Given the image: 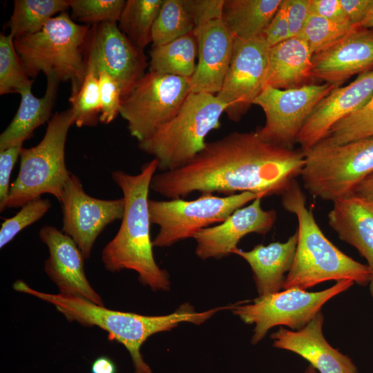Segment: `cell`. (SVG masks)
<instances>
[{
	"label": "cell",
	"mask_w": 373,
	"mask_h": 373,
	"mask_svg": "<svg viewBox=\"0 0 373 373\" xmlns=\"http://www.w3.org/2000/svg\"><path fill=\"white\" fill-rule=\"evenodd\" d=\"M303 151L263 140L256 131L232 132L207 142L189 163L160 172L150 189L169 199L194 192L226 195L249 192L263 198L283 195L300 175Z\"/></svg>",
	"instance_id": "cell-1"
},
{
	"label": "cell",
	"mask_w": 373,
	"mask_h": 373,
	"mask_svg": "<svg viewBox=\"0 0 373 373\" xmlns=\"http://www.w3.org/2000/svg\"><path fill=\"white\" fill-rule=\"evenodd\" d=\"M12 287L18 292L54 305L70 322H77L85 327L96 326L106 331L110 340L121 343L128 350L134 367L133 373H153L140 351L150 336L170 331L181 323L200 325L218 312L231 308L229 305L199 312L189 303H184L169 314L146 316L113 310L75 296L39 291L21 280H16Z\"/></svg>",
	"instance_id": "cell-2"
},
{
	"label": "cell",
	"mask_w": 373,
	"mask_h": 373,
	"mask_svg": "<svg viewBox=\"0 0 373 373\" xmlns=\"http://www.w3.org/2000/svg\"><path fill=\"white\" fill-rule=\"evenodd\" d=\"M157 166L153 158L138 174L112 172V179L123 194L124 211L117 233L104 247L101 258L106 270H133L140 282L152 290L166 291L170 288L169 276L155 262L150 235L149 193Z\"/></svg>",
	"instance_id": "cell-3"
},
{
	"label": "cell",
	"mask_w": 373,
	"mask_h": 373,
	"mask_svg": "<svg viewBox=\"0 0 373 373\" xmlns=\"http://www.w3.org/2000/svg\"><path fill=\"white\" fill-rule=\"evenodd\" d=\"M284 209L296 216L298 241L292 265L283 289L307 290L329 280H350L367 285L371 271L338 249L324 235L297 180L281 195Z\"/></svg>",
	"instance_id": "cell-4"
},
{
	"label": "cell",
	"mask_w": 373,
	"mask_h": 373,
	"mask_svg": "<svg viewBox=\"0 0 373 373\" xmlns=\"http://www.w3.org/2000/svg\"><path fill=\"white\" fill-rule=\"evenodd\" d=\"M90 25L76 23L66 12L52 17L40 31L14 37V46L28 77L43 72L69 82L71 94L80 89L86 74L84 55Z\"/></svg>",
	"instance_id": "cell-5"
},
{
	"label": "cell",
	"mask_w": 373,
	"mask_h": 373,
	"mask_svg": "<svg viewBox=\"0 0 373 373\" xmlns=\"http://www.w3.org/2000/svg\"><path fill=\"white\" fill-rule=\"evenodd\" d=\"M225 108L216 95L191 92L176 115L138 146L153 156L160 172L182 167L204 148L209 133L220 126Z\"/></svg>",
	"instance_id": "cell-6"
},
{
	"label": "cell",
	"mask_w": 373,
	"mask_h": 373,
	"mask_svg": "<svg viewBox=\"0 0 373 373\" xmlns=\"http://www.w3.org/2000/svg\"><path fill=\"white\" fill-rule=\"evenodd\" d=\"M73 124L75 117L71 108L57 112L48 122L39 143L22 149L19 171L10 184L6 209L21 207L46 193L60 201L71 173L66 166L65 145L69 128Z\"/></svg>",
	"instance_id": "cell-7"
},
{
	"label": "cell",
	"mask_w": 373,
	"mask_h": 373,
	"mask_svg": "<svg viewBox=\"0 0 373 373\" xmlns=\"http://www.w3.org/2000/svg\"><path fill=\"white\" fill-rule=\"evenodd\" d=\"M303 151V186L322 200L334 202L354 194L373 173V137L335 146L316 144Z\"/></svg>",
	"instance_id": "cell-8"
},
{
	"label": "cell",
	"mask_w": 373,
	"mask_h": 373,
	"mask_svg": "<svg viewBox=\"0 0 373 373\" xmlns=\"http://www.w3.org/2000/svg\"><path fill=\"white\" fill-rule=\"evenodd\" d=\"M354 283L350 280H341L318 291L298 288L284 289L258 296L252 300L236 303L231 311L244 323L254 325L251 343L255 345L274 327L285 326L291 330L302 329L321 312L327 301L349 289Z\"/></svg>",
	"instance_id": "cell-9"
},
{
	"label": "cell",
	"mask_w": 373,
	"mask_h": 373,
	"mask_svg": "<svg viewBox=\"0 0 373 373\" xmlns=\"http://www.w3.org/2000/svg\"><path fill=\"white\" fill-rule=\"evenodd\" d=\"M258 198L244 192L230 195L201 194L194 200L173 198L149 201L151 224L159 227L155 247H168L193 238L199 231L224 221L233 212Z\"/></svg>",
	"instance_id": "cell-10"
},
{
	"label": "cell",
	"mask_w": 373,
	"mask_h": 373,
	"mask_svg": "<svg viewBox=\"0 0 373 373\" xmlns=\"http://www.w3.org/2000/svg\"><path fill=\"white\" fill-rule=\"evenodd\" d=\"M190 93L189 79L149 70L122 99L119 115L140 142L171 119Z\"/></svg>",
	"instance_id": "cell-11"
},
{
	"label": "cell",
	"mask_w": 373,
	"mask_h": 373,
	"mask_svg": "<svg viewBox=\"0 0 373 373\" xmlns=\"http://www.w3.org/2000/svg\"><path fill=\"white\" fill-rule=\"evenodd\" d=\"M224 0H184L193 17L198 43L195 72L191 92L216 95L231 60L234 38L222 16Z\"/></svg>",
	"instance_id": "cell-12"
},
{
	"label": "cell",
	"mask_w": 373,
	"mask_h": 373,
	"mask_svg": "<svg viewBox=\"0 0 373 373\" xmlns=\"http://www.w3.org/2000/svg\"><path fill=\"white\" fill-rule=\"evenodd\" d=\"M336 87L326 83L285 90L264 87L254 102L265 115V125L256 133L267 142L294 149L314 108Z\"/></svg>",
	"instance_id": "cell-13"
},
{
	"label": "cell",
	"mask_w": 373,
	"mask_h": 373,
	"mask_svg": "<svg viewBox=\"0 0 373 373\" xmlns=\"http://www.w3.org/2000/svg\"><path fill=\"white\" fill-rule=\"evenodd\" d=\"M270 48L262 36L234 39L229 65L216 94L230 120L240 121L263 89Z\"/></svg>",
	"instance_id": "cell-14"
},
{
	"label": "cell",
	"mask_w": 373,
	"mask_h": 373,
	"mask_svg": "<svg viewBox=\"0 0 373 373\" xmlns=\"http://www.w3.org/2000/svg\"><path fill=\"white\" fill-rule=\"evenodd\" d=\"M84 55L86 70L108 72L118 82L122 99L149 66L143 50L121 31L117 22L90 26Z\"/></svg>",
	"instance_id": "cell-15"
},
{
	"label": "cell",
	"mask_w": 373,
	"mask_h": 373,
	"mask_svg": "<svg viewBox=\"0 0 373 373\" xmlns=\"http://www.w3.org/2000/svg\"><path fill=\"white\" fill-rule=\"evenodd\" d=\"M61 231L76 243L85 259L90 256L94 243L106 226L122 220L124 211L123 198L102 200L88 195L79 178L70 173L61 200Z\"/></svg>",
	"instance_id": "cell-16"
},
{
	"label": "cell",
	"mask_w": 373,
	"mask_h": 373,
	"mask_svg": "<svg viewBox=\"0 0 373 373\" xmlns=\"http://www.w3.org/2000/svg\"><path fill=\"white\" fill-rule=\"evenodd\" d=\"M262 198H257L247 206L233 212L224 221L199 231L193 238L195 254L202 260L226 257L238 249L240 240L249 233L267 234L274 227L277 213L265 210Z\"/></svg>",
	"instance_id": "cell-17"
},
{
	"label": "cell",
	"mask_w": 373,
	"mask_h": 373,
	"mask_svg": "<svg viewBox=\"0 0 373 373\" xmlns=\"http://www.w3.org/2000/svg\"><path fill=\"white\" fill-rule=\"evenodd\" d=\"M39 236L49 251L44 262V271L57 287L59 293L104 306L102 297L86 276L85 258L73 239L50 225L42 227Z\"/></svg>",
	"instance_id": "cell-18"
},
{
	"label": "cell",
	"mask_w": 373,
	"mask_h": 373,
	"mask_svg": "<svg viewBox=\"0 0 373 373\" xmlns=\"http://www.w3.org/2000/svg\"><path fill=\"white\" fill-rule=\"evenodd\" d=\"M373 68V30L354 27L328 49L312 57L314 79L340 86L356 74Z\"/></svg>",
	"instance_id": "cell-19"
},
{
	"label": "cell",
	"mask_w": 373,
	"mask_h": 373,
	"mask_svg": "<svg viewBox=\"0 0 373 373\" xmlns=\"http://www.w3.org/2000/svg\"><path fill=\"white\" fill-rule=\"evenodd\" d=\"M373 95V70L345 86L334 88L314 108L296 143L305 151L322 140L337 122L361 108Z\"/></svg>",
	"instance_id": "cell-20"
},
{
	"label": "cell",
	"mask_w": 373,
	"mask_h": 373,
	"mask_svg": "<svg viewBox=\"0 0 373 373\" xmlns=\"http://www.w3.org/2000/svg\"><path fill=\"white\" fill-rule=\"evenodd\" d=\"M323 322L324 316L321 312L300 329L280 327L271 334L273 346L299 355L318 373H358L352 358L325 339Z\"/></svg>",
	"instance_id": "cell-21"
},
{
	"label": "cell",
	"mask_w": 373,
	"mask_h": 373,
	"mask_svg": "<svg viewBox=\"0 0 373 373\" xmlns=\"http://www.w3.org/2000/svg\"><path fill=\"white\" fill-rule=\"evenodd\" d=\"M328 223L338 238L355 247L371 271L370 293L373 298V207L355 194L336 200Z\"/></svg>",
	"instance_id": "cell-22"
},
{
	"label": "cell",
	"mask_w": 373,
	"mask_h": 373,
	"mask_svg": "<svg viewBox=\"0 0 373 373\" xmlns=\"http://www.w3.org/2000/svg\"><path fill=\"white\" fill-rule=\"evenodd\" d=\"M298 241L296 232L285 242L257 245L249 251L237 249L236 254L249 265L259 296L280 291L285 274L292 265Z\"/></svg>",
	"instance_id": "cell-23"
},
{
	"label": "cell",
	"mask_w": 373,
	"mask_h": 373,
	"mask_svg": "<svg viewBox=\"0 0 373 373\" xmlns=\"http://www.w3.org/2000/svg\"><path fill=\"white\" fill-rule=\"evenodd\" d=\"M312 57L300 37L271 46L264 87L285 90L314 84Z\"/></svg>",
	"instance_id": "cell-24"
},
{
	"label": "cell",
	"mask_w": 373,
	"mask_h": 373,
	"mask_svg": "<svg viewBox=\"0 0 373 373\" xmlns=\"http://www.w3.org/2000/svg\"><path fill=\"white\" fill-rule=\"evenodd\" d=\"M46 77V89L43 97L33 95L31 88L22 90L18 110L11 122L0 135V151L23 144L31 137L34 131L48 121L51 116L59 84L53 75Z\"/></svg>",
	"instance_id": "cell-25"
},
{
	"label": "cell",
	"mask_w": 373,
	"mask_h": 373,
	"mask_svg": "<svg viewBox=\"0 0 373 373\" xmlns=\"http://www.w3.org/2000/svg\"><path fill=\"white\" fill-rule=\"evenodd\" d=\"M283 0H224L223 21L234 39L262 35Z\"/></svg>",
	"instance_id": "cell-26"
},
{
	"label": "cell",
	"mask_w": 373,
	"mask_h": 373,
	"mask_svg": "<svg viewBox=\"0 0 373 373\" xmlns=\"http://www.w3.org/2000/svg\"><path fill=\"white\" fill-rule=\"evenodd\" d=\"M149 71L191 79L198 61V43L194 31L167 44L152 46Z\"/></svg>",
	"instance_id": "cell-27"
},
{
	"label": "cell",
	"mask_w": 373,
	"mask_h": 373,
	"mask_svg": "<svg viewBox=\"0 0 373 373\" xmlns=\"http://www.w3.org/2000/svg\"><path fill=\"white\" fill-rule=\"evenodd\" d=\"M69 8L66 0H15L8 26L15 37L35 34L54 17Z\"/></svg>",
	"instance_id": "cell-28"
},
{
	"label": "cell",
	"mask_w": 373,
	"mask_h": 373,
	"mask_svg": "<svg viewBox=\"0 0 373 373\" xmlns=\"http://www.w3.org/2000/svg\"><path fill=\"white\" fill-rule=\"evenodd\" d=\"M164 0H127L117 25L138 48L151 43L152 29Z\"/></svg>",
	"instance_id": "cell-29"
},
{
	"label": "cell",
	"mask_w": 373,
	"mask_h": 373,
	"mask_svg": "<svg viewBox=\"0 0 373 373\" xmlns=\"http://www.w3.org/2000/svg\"><path fill=\"white\" fill-rule=\"evenodd\" d=\"M194 28L193 17L184 0H164L153 26L152 46L167 44Z\"/></svg>",
	"instance_id": "cell-30"
},
{
	"label": "cell",
	"mask_w": 373,
	"mask_h": 373,
	"mask_svg": "<svg viewBox=\"0 0 373 373\" xmlns=\"http://www.w3.org/2000/svg\"><path fill=\"white\" fill-rule=\"evenodd\" d=\"M373 137V95L361 108L334 124L318 142L335 146Z\"/></svg>",
	"instance_id": "cell-31"
},
{
	"label": "cell",
	"mask_w": 373,
	"mask_h": 373,
	"mask_svg": "<svg viewBox=\"0 0 373 373\" xmlns=\"http://www.w3.org/2000/svg\"><path fill=\"white\" fill-rule=\"evenodd\" d=\"M32 81L26 75L14 46L10 33L0 35V94L20 93L32 88Z\"/></svg>",
	"instance_id": "cell-32"
},
{
	"label": "cell",
	"mask_w": 373,
	"mask_h": 373,
	"mask_svg": "<svg viewBox=\"0 0 373 373\" xmlns=\"http://www.w3.org/2000/svg\"><path fill=\"white\" fill-rule=\"evenodd\" d=\"M69 102L77 127L94 126L99 121L101 112L100 94L97 73L87 70L85 79L75 95H70Z\"/></svg>",
	"instance_id": "cell-33"
},
{
	"label": "cell",
	"mask_w": 373,
	"mask_h": 373,
	"mask_svg": "<svg viewBox=\"0 0 373 373\" xmlns=\"http://www.w3.org/2000/svg\"><path fill=\"white\" fill-rule=\"evenodd\" d=\"M354 27L338 24L311 14L300 37L305 41L314 55L334 45Z\"/></svg>",
	"instance_id": "cell-34"
},
{
	"label": "cell",
	"mask_w": 373,
	"mask_h": 373,
	"mask_svg": "<svg viewBox=\"0 0 373 373\" xmlns=\"http://www.w3.org/2000/svg\"><path fill=\"white\" fill-rule=\"evenodd\" d=\"M71 18L86 25L118 22L126 1L124 0H67Z\"/></svg>",
	"instance_id": "cell-35"
},
{
	"label": "cell",
	"mask_w": 373,
	"mask_h": 373,
	"mask_svg": "<svg viewBox=\"0 0 373 373\" xmlns=\"http://www.w3.org/2000/svg\"><path fill=\"white\" fill-rule=\"evenodd\" d=\"M50 207L48 199L38 198L23 205L14 216L4 219L0 229V248L10 242L26 227L41 219Z\"/></svg>",
	"instance_id": "cell-36"
},
{
	"label": "cell",
	"mask_w": 373,
	"mask_h": 373,
	"mask_svg": "<svg viewBox=\"0 0 373 373\" xmlns=\"http://www.w3.org/2000/svg\"><path fill=\"white\" fill-rule=\"evenodd\" d=\"M101 112L99 122L109 124L119 114L122 103V91L118 82L108 72L100 70L97 73Z\"/></svg>",
	"instance_id": "cell-37"
},
{
	"label": "cell",
	"mask_w": 373,
	"mask_h": 373,
	"mask_svg": "<svg viewBox=\"0 0 373 373\" xmlns=\"http://www.w3.org/2000/svg\"><path fill=\"white\" fill-rule=\"evenodd\" d=\"M23 144H18L0 151V210L6 209L10 185V180L13 167L20 156Z\"/></svg>",
	"instance_id": "cell-38"
},
{
	"label": "cell",
	"mask_w": 373,
	"mask_h": 373,
	"mask_svg": "<svg viewBox=\"0 0 373 373\" xmlns=\"http://www.w3.org/2000/svg\"><path fill=\"white\" fill-rule=\"evenodd\" d=\"M290 37H300L311 15L310 0H284Z\"/></svg>",
	"instance_id": "cell-39"
},
{
	"label": "cell",
	"mask_w": 373,
	"mask_h": 373,
	"mask_svg": "<svg viewBox=\"0 0 373 373\" xmlns=\"http://www.w3.org/2000/svg\"><path fill=\"white\" fill-rule=\"evenodd\" d=\"M271 47L289 38V30L284 0L262 35Z\"/></svg>",
	"instance_id": "cell-40"
},
{
	"label": "cell",
	"mask_w": 373,
	"mask_h": 373,
	"mask_svg": "<svg viewBox=\"0 0 373 373\" xmlns=\"http://www.w3.org/2000/svg\"><path fill=\"white\" fill-rule=\"evenodd\" d=\"M310 10L311 14L324 17L334 23L352 26L339 0H310Z\"/></svg>",
	"instance_id": "cell-41"
},
{
	"label": "cell",
	"mask_w": 373,
	"mask_h": 373,
	"mask_svg": "<svg viewBox=\"0 0 373 373\" xmlns=\"http://www.w3.org/2000/svg\"><path fill=\"white\" fill-rule=\"evenodd\" d=\"M339 1L350 22L354 26H360L373 3V0Z\"/></svg>",
	"instance_id": "cell-42"
},
{
	"label": "cell",
	"mask_w": 373,
	"mask_h": 373,
	"mask_svg": "<svg viewBox=\"0 0 373 373\" xmlns=\"http://www.w3.org/2000/svg\"><path fill=\"white\" fill-rule=\"evenodd\" d=\"M91 373H117L114 361L106 356L96 358L91 364Z\"/></svg>",
	"instance_id": "cell-43"
},
{
	"label": "cell",
	"mask_w": 373,
	"mask_h": 373,
	"mask_svg": "<svg viewBox=\"0 0 373 373\" xmlns=\"http://www.w3.org/2000/svg\"><path fill=\"white\" fill-rule=\"evenodd\" d=\"M354 194L373 207V173L358 185Z\"/></svg>",
	"instance_id": "cell-44"
},
{
	"label": "cell",
	"mask_w": 373,
	"mask_h": 373,
	"mask_svg": "<svg viewBox=\"0 0 373 373\" xmlns=\"http://www.w3.org/2000/svg\"><path fill=\"white\" fill-rule=\"evenodd\" d=\"M360 26L367 28H373V3L371 8Z\"/></svg>",
	"instance_id": "cell-45"
},
{
	"label": "cell",
	"mask_w": 373,
	"mask_h": 373,
	"mask_svg": "<svg viewBox=\"0 0 373 373\" xmlns=\"http://www.w3.org/2000/svg\"><path fill=\"white\" fill-rule=\"evenodd\" d=\"M304 373H318L312 366L309 365Z\"/></svg>",
	"instance_id": "cell-46"
}]
</instances>
